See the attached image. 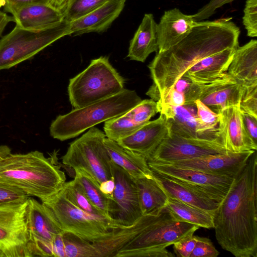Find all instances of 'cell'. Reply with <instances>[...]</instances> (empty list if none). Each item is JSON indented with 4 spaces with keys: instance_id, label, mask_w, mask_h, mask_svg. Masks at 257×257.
<instances>
[{
    "instance_id": "42",
    "label": "cell",
    "mask_w": 257,
    "mask_h": 257,
    "mask_svg": "<svg viewBox=\"0 0 257 257\" xmlns=\"http://www.w3.org/2000/svg\"><path fill=\"white\" fill-rule=\"evenodd\" d=\"M234 0H210L201 8L196 14L192 15L194 21L200 22L207 19L213 15L216 10L225 4L230 3Z\"/></svg>"
},
{
    "instance_id": "13",
    "label": "cell",
    "mask_w": 257,
    "mask_h": 257,
    "mask_svg": "<svg viewBox=\"0 0 257 257\" xmlns=\"http://www.w3.org/2000/svg\"><path fill=\"white\" fill-rule=\"evenodd\" d=\"M111 168L115 186L110 216L120 226L130 225L143 215L136 181L112 161Z\"/></svg>"
},
{
    "instance_id": "39",
    "label": "cell",
    "mask_w": 257,
    "mask_h": 257,
    "mask_svg": "<svg viewBox=\"0 0 257 257\" xmlns=\"http://www.w3.org/2000/svg\"><path fill=\"white\" fill-rule=\"evenodd\" d=\"M173 87L184 94L185 104L194 103L199 99L200 84L192 82L187 77H181Z\"/></svg>"
},
{
    "instance_id": "19",
    "label": "cell",
    "mask_w": 257,
    "mask_h": 257,
    "mask_svg": "<svg viewBox=\"0 0 257 257\" xmlns=\"http://www.w3.org/2000/svg\"><path fill=\"white\" fill-rule=\"evenodd\" d=\"M218 129L229 152L256 151L257 145L248 136L239 107L226 108L218 113Z\"/></svg>"
},
{
    "instance_id": "25",
    "label": "cell",
    "mask_w": 257,
    "mask_h": 257,
    "mask_svg": "<svg viewBox=\"0 0 257 257\" xmlns=\"http://www.w3.org/2000/svg\"><path fill=\"white\" fill-rule=\"evenodd\" d=\"M237 48H228L206 57L190 68L183 75L198 84L207 83L227 72Z\"/></svg>"
},
{
    "instance_id": "35",
    "label": "cell",
    "mask_w": 257,
    "mask_h": 257,
    "mask_svg": "<svg viewBox=\"0 0 257 257\" xmlns=\"http://www.w3.org/2000/svg\"><path fill=\"white\" fill-rule=\"evenodd\" d=\"M159 112L157 102L152 99L142 100L125 113L136 123L143 125Z\"/></svg>"
},
{
    "instance_id": "37",
    "label": "cell",
    "mask_w": 257,
    "mask_h": 257,
    "mask_svg": "<svg viewBox=\"0 0 257 257\" xmlns=\"http://www.w3.org/2000/svg\"><path fill=\"white\" fill-rule=\"evenodd\" d=\"M239 108L241 112L257 118V85L243 86Z\"/></svg>"
},
{
    "instance_id": "47",
    "label": "cell",
    "mask_w": 257,
    "mask_h": 257,
    "mask_svg": "<svg viewBox=\"0 0 257 257\" xmlns=\"http://www.w3.org/2000/svg\"><path fill=\"white\" fill-rule=\"evenodd\" d=\"M63 233L57 235L53 242V256L65 257Z\"/></svg>"
},
{
    "instance_id": "5",
    "label": "cell",
    "mask_w": 257,
    "mask_h": 257,
    "mask_svg": "<svg viewBox=\"0 0 257 257\" xmlns=\"http://www.w3.org/2000/svg\"><path fill=\"white\" fill-rule=\"evenodd\" d=\"M198 226L177 220L165 207L149 214L144 230L114 257H172L166 248L183 237L194 234Z\"/></svg>"
},
{
    "instance_id": "14",
    "label": "cell",
    "mask_w": 257,
    "mask_h": 257,
    "mask_svg": "<svg viewBox=\"0 0 257 257\" xmlns=\"http://www.w3.org/2000/svg\"><path fill=\"white\" fill-rule=\"evenodd\" d=\"M27 221L31 257L53 256V242L63 231L57 226L42 203L30 197Z\"/></svg>"
},
{
    "instance_id": "38",
    "label": "cell",
    "mask_w": 257,
    "mask_h": 257,
    "mask_svg": "<svg viewBox=\"0 0 257 257\" xmlns=\"http://www.w3.org/2000/svg\"><path fill=\"white\" fill-rule=\"evenodd\" d=\"M242 23L250 37L257 36V0H246Z\"/></svg>"
},
{
    "instance_id": "51",
    "label": "cell",
    "mask_w": 257,
    "mask_h": 257,
    "mask_svg": "<svg viewBox=\"0 0 257 257\" xmlns=\"http://www.w3.org/2000/svg\"><path fill=\"white\" fill-rule=\"evenodd\" d=\"M11 153L10 148L7 146H0V158L4 157Z\"/></svg>"
},
{
    "instance_id": "30",
    "label": "cell",
    "mask_w": 257,
    "mask_h": 257,
    "mask_svg": "<svg viewBox=\"0 0 257 257\" xmlns=\"http://www.w3.org/2000/svg\"><path fill=\"white\" fill-rule=\"evenodd\" d=\"M74 170V179L80 185L89 201L104 216L113 219L110 216L111 200L101 192L99 183L85 171Z\"/></svg>"
},
{
    "instance_id": "36",
    "label": "cell",
    "mask_w": 257,
    "mask_h": 257,
    "mask_svg": "<svg viewBox=\"0 0 257 257\" xmlns=\"http://www.w3.org/2000/svg\"><path fill=\"white\" fill-rule=\"evenodd\" d=\"M197 108V116L200 126L205 132H211L218 129L219 116L208 106L200 100L194 102Z\"/></svg>"
},
{
    "instance_id": "1",
    "label": "cell",
    "mask_w": 257,
    "mask_h": 257,
    "mask_svg": "<svg viewBox=\"0 0 257 257\" xmlns=\"http://www.w3.org/2000/svg\"><path fill=\"white\" fill-rule=\"evenodd\" d=\"M197 22L190 33L169 49L157 53L148 65L153 83L146 93L161 101L177 80L201 59L228 48H237L239 28L230 20Z\"/></svg>"
},
{
    "instance_id": "8",
    "label": "cell",
    "mask_w": 257,
    "mask_h": 257,
    "mask_svg": "<svg viewBox=\"0 0 257 257\" xmlns=\"http://www.w3.org/2000/svg\"><path fill=\"white\" fill-rule=\"evenodd\" d=\"M70 23L41 30L14 29L0 40V70L9 69L30 59L58 39L70 36Z\"/></svg>"
},
{
    "instance_id": "49",
    "label": "cell",
    "mask_w": 257,
    "mask_h": 257,
    "mask_svg": "<svg viewBox=\"0 0 257 257\" xmlns=\"http://www.w3.org/2000/svg\"><path fill=\"white\" fill-rule=\"evenodd\" d=\"M13 21H14L13 18L9 16L5 13L0 12V37L8 23Z\"/></svg>"
},
{
    "instance_id": "2",
    "label": "cell",
    "mask_w": 257,
    "mask_h": 257,
    "mask_svg": "<svg viewBox=\"0 0 257 257\" xmlns=\"http://www.w3.org/2000/svg\"><path fill=\"white\" fill-rule=\"evenodd\" d=\"M256 151L234 178L213 215L216 239L236 257L257 256Z\"/></svg>"
},
{
    "instance_id": "50",
    "label": "cell",
    "mask_w": 257,
    "mask_h": 257,
    "mask_svg": "<svg viewBox=\"0 0 257 257\" xmlns=\"http://www.w3.org/2000/svg\"><path fill=\"white\" fill-rule=\"evenodd\" d=\"M68 0H49V4L63 11Z\"/></svg>"
},
{
    "instance_id": "26",
    "label": "cell",
    "mask_w": 257,
    "mask_h": 257,
    "mask_svg": "<svg viewBox=\"0 0 257 257\" xmlns=\"http://www.w3.org/2000/svg\"><path fill=\"white\" fill-rule=\"evenodd\" d=\"M157 24L152 14H145L128 48L127 57L132 60L144 62L153 52L158 53Z\"/></svg>"
},
{
    "instance_id": "4",
    "label": "cell",
    "mask_w": 257,
    "mask_h": 257,
    "mask_svg": "<svg viewBox=\"0 0 257 257\" xmlns=\"http://www.w3.org/2000/svg\"><path fill=\"white\" fill-rule=\"evenodd\" d=\"M141 100L135 90L124 89L115 95L59 115L50 125V135L61 141L76 137L96 124L124 114Z\"/></svg>"
},
{
    "instance_id": "33",
    "label": "cell",
    "mask_w": 257,
    "mask_h": 257,
    "mask_svg": "<svg viewBox=\"0 0 257 257\" xmlns=\"http://www.w3.org/2000/svg\"><path fill=\"white\" fill-rule=\"evenodd\" d=\"M63 238L65 257H98L92 242L68 232L63 231Z\"/></svg>"
},
{
    "instance_id": "21",
    "label": "cell",
    "mask_w": 257,
    "mask_h": 257,
    "mask_svg": "<svg viewBox=\"0 0 257 257\" xmlns=\"http://www.w3.org/2000/svg\"><path fill=\"white\" fill-rule=\"evenodd\" d=\"M153 177L169 198L194 206L213 215L219 205L220 203L210 195L179 181L154 173Z\"/></svg>"
},
{
    "instance_id": "40",
    "label": "cell",
    "mask_w": 257,
    "mask_h": 257,
    "mask_svg": "<svg viewBox=\"0 0 257 257\" xmlns=\"http://www.w3.org/2000/svg\"><path fill=\"white\" fill-rule=\"evenodd\" d=\"M219 252L210 239L197 236L195 246L190 257H217Z\"/></svg>"
},
{
    "instance_id": "12",
    "label": "cell",
    "mask_w": 257,
    "mask_h": 257,
    "mask_svg": "<svg viewBox=\"0 0 257 257\" xmlns=\"http://www.w3.org/2000/svg\"><path fill=\"white\" fill-rule=\"evenodd\" d=\"M147 161L153 173L179 181L204 192L219 203L224 198L234 178L211 175L160 162Z\"/></svg>"
},
{
    "instance_id": "10",
    "label": "cell",
    "mask_w": 257,
    "mask_h": 257,
    "mask_svg": "<svg viewBox=\"0 0 257 257\" xmlns=\"http://www.w3.org/2000/svg\"><path fill=\"white\" fill-rule=\"evenodd\" d=\"M28 198L0 203V257H31Z\"/></svg>"
},
{
    "instance_id": "22",
    "label": "cell",
    "mask_w": 257,
    "mask_h": 257,
    "mask_svg": "<svg viewBox=\"0 0 257 257\" xmlns=\"http://www.w3.org/2000/svg\"><path fill=\"white\" fill-rule=\"evenodd\" d=\"M126 0H108L86 15L70 23L71 35L102 33L119 16Z\"/></svg>"
},
{
    "instance_id": "23",
    "label": "cell",
    "mask_w": 257,
    "mask_h": 257,
    "mask_svg": "<svg viewBox=\"0 0 257 257\" xmlns=\"http://www.w3.org/2000/svg\"><path fill=\"white\" fill-rule=\"evenodd\" d=\"M19 27L41 30L55 26L64 20L63 11L50 4H36L23 7L12 14Z\"/></svg>"
},
{
    "instance_id": "7",
    "label": "cell",
    "mask_w": 257,
    "mask_h": 257,
    "mask_svg": "<svg viewBox=\"0 0 257 257\" xmlns=\"http://www.w3.org/2000/svg\"><path fill=\"white\" fill-rule=\"evenodd\" d=\"M41 203L61 230L91 242L103 237L111 229L121 226L115 220L83 211L71 203L60 191Z\"/></svg>"
},
{
    "instance_id": "15",
    "label": "cell",
    "mask_w": 257,
    "mask_h": 257,
    "mask_svg": "<svg viewBox=\"0 0 257 257\" xmlns=\"http://www.w3.org/2000/svg\"><path fill=\"white\" fill-rule=\"evenodd\" d=\"M255 151L228 152L164 164L181 168L193 169L211 175L235 178L242 170L250 156Z\"/></svg>"
},
{
    "instance_id": "16",
    "label": "cell",
    "mask_w": 257,
    "mask_h": 257,
    "mask_svg": "<svg viewBox=\"0 0 257 257\" xmlns=\"http://www.w3.org/2000/svg\"><path fill=\"white\" fill-rule=\"evenodd\" d=\"M159 112L165 115L169 132L188 139H222L218 129L205 132L199 124L195 103L174 106L158 104Z\"/></svg>"
},
{
    "instance_id": "20",
    "label": "cell",
    "mask_w": 257,
    "mask_h": 257,
    "mask_svg": "<svg viewBox=\"0 0 257 257\" xmlns=\"http://www.w3.org/2000/svg\"><path fill=\"white\" fill-rule=\"evenodd\" d=\"M196 22L192 15L184 14L177 8L165 11L157 24L158 52L166 51L182 41Z\"/></svg>"
},
{
    "instance_id": "52",
    "label": "cell",
    "mask_w": 257,
    "mask_h": 257,
    "mask_svg": "<svg viewBox=\"0 0 257 257\" xmlns=\"http://www.w3.org/2000/svg\"><path fill=\"white\" fill-rule=\"evenodd\" d=\"M4 5V1L0 0V8Z\"/></svg>"
},
{
    "instance_id": "41",
    "label": "cell",
    "mask_w": 257,
    "mask_h": 257,
    "mask_svg": "<svg viewBox=\"0 0 257 257\" xmlns=\"http://www.w3.org/2000/svg\"><path fill=\"white\" fill-rule=\"evenodd\" d=\"M197 240V236L192 234L176 241L173 244L175 253L177 256L190 257Z\"/></svg>"
},
{
    "instance_id": "31",
    "label": "cell",
    "mask_w": 257,
    "mask_h": 257,
    "mask_svg": "<svg viewBox=\"0 0 257 257\" xmlns=\"http://www.w3.org/2000/svg\"><path fill=\"white\" fill-rule=\"evenodd\" d=\"M142 125L135 122L125 113L104 121V133L106 138L117 142L131 136Z\"/></svg>"
},
{
    "instance_id": "28",
    "label": "cell",
    "mask_w": 257,
    "mask_h": 257,
    "mask_svg": "<svg viewBox=\"0 0 257 257\" xmlns=\"http://www.w3.org/2000/svg\"><path fill=\"white\" fill-rule=\"evenodd\" d=\"M136 183L143 215L158 212L165 207L168 197L154 177L141 178L136 180Z\"/></svg>"
},
{
    "instance_id": "29",
    "label": "cell",
    "mask_w": 257,
    "mask_h": 257,
    "mask_svg": "<svg viewBox=\"0 0 257 257\" xmlns=\"http://www.w3.org/2000/svg\"><path fill=\"white\" fill-rule=\"evenodd\" d=\"M165 208L178 221L205 228H214L213 215L204 210L169 197Z\"/></svg>"
},
{
    "instance_id": "27",
    "label": "cell",
    "mask_w": 257,
    "mask_h": 257,
    "mask_svg": "<svg viewBox=\"0 0 257 257\" xmlns=\"http://www.w3.org/2000/svg\"><path fill=\"white\" fill-rule=\"evenodd\" d=\"M104 144L112 162L125 170L135 181L143 178H153V173L145 157L106 138Z\"/></svg>"
},
{
    "instance_id": "9",
    "label": "cell",
    "mask_w": 257,
    "mask_h": 257,
    "mask_svg": "<svg viewBox=\"0 0 257 257\" xmlns=\"http://www.w3.org/2000/svg\"><path fill=\"white\" fill-rule=\"evenodd\" d=\"M104 133L96 127L72 142L62 157V163L82 170L100 184L112 178L111 160L104 144Z\"/></svg>"
},
{
    "instance_id": "24",
    "label": "cell",
    "mask_w": 257,
    "mask_h": 257,
    "mask_svg": "<svg viewBox=\"0 0 257 257\" xmlns=\"http://www.w3.org/2000/svg\"><path fill=\"white\" fill-rule=\"evenodd\" d=\"M227 72L242 86L257 85V41L235 50Z\"/></svg>"
},
{
    "instance_id": "17",
    "label": "cell",
    "mask_w": 257,
    "mask_h": 257,
    "mask_svg": "<svg viewBox=\"0 0 257 257\" xmlns=\"http://www.w3.org/2000/svg\"><path fill=\"white\" fill-rule=\"evenodd\" d=\"M199 84L198 100L215 113L227 107H239L243 86L227 72L207 83Z\"/></svg>"
},
{
    "instance_id": "46",
    "label": "cell",
    "mask_w": 257,
    "mask_h": 257,
    "mask_svg": "<svg viewBox=\"0 0 257 257\" xmlns=\"http://www.w3.org/2000/svg\"><path fill=\"white\" fill-rule=\"evenodd\" d=\"M245 130L253 142L257 145V118L241 112Z\"/></svg>"
},
{
    "instance_id": "34",
    "label": "cell",
    "mask_w": 257,
    "mask_h": 257,
    "mask_svg": "<svg viewBox=\"0 0 257 257\" xmlns=\"http://www.w3.org/2000/svg\"><path fill=\"white\" fill-rule=\"evenodd\" d=\"M108 0H68L63 13L64 20L74 21L90 13Z\"/></svg>"
},
{
    "instance_id": "18",
    "label": "cell",
    "mask_w": 257,
    "mask_h": 257,
    "mask_svg": "<svg viewBox=\"0 0 257 257\" xmlns=\"http://www.w3.org/2000/svg\"><path fill=\"white\" fill-rule=\"evenodd\" d=\"M168 124L164 114L149 121L131 136L116 142L122 147L148 160L168 133Z\"/></svg>"
},
{
    "instance_id": "11",
    "label": "cell",
    "mask_w": 257,
    "mask_h": 257,
    "mask_svg": "<svg viewBox=\"0 0 257 257\" xmlns=\"http://www.w3.org/2000/svg\"><path fill=\"white\" fill-rule=\"evenodd\" d=\"M229 151L222 139H188L169 132L147 161L170 163Z\"/></svg>"
},
{
    "instance_id": "3",
    "label": "cell",
    "mask_w": 257,
    "mask_h": 257,
    "mask_svg": "<svg viewBox=\"0 0 257 257\" xmlns=\"http://www.w3.org/2000/svg\"><path fill=\"white\" fill-rule=\"evenodd\" d=\"M57 153L47 158L38 151L12 153L0 158V185L19 189L43 201L58 192L66 177L57 164Z\"/></svg>"
},
{
    "instance_id": "32",
    "label": "cell",
    "mask_w": 257,
    "mask_h": 257,
    "mask_svg": "<svg viewBox=\"0 0 257 257\" xmlns=\"http://www.w3.org/2000/svg\"><path fill=\"white\" fill-rule=\"evenodd\" d=\"M59 191L71 203L83 211L93 215L104 216L89 201L80 185L74 179L66 182Z\"/></svg>"
},
{
    "instance_id": "48",
    "label": "cell",
    "mask_w": 257,
    "mask_h": 257,
    "mask_svg": "<svg viewBox=\"0 0 257 257\" xmlns=\"http://www.w3.org/2000/svg\"><path fill=\"white\" fill-rule=\"evenodd\" d=\"M114 186V181L113 178L103 181L99 184V188L101 192L111 199Z\"/></svg>"
},
{
    "instance_id": "43",
    "label": "cell",
    "mask_w": 257,
    "mask_h": 257,
    "mask_svg": "<svg viewBox=\"0 0 257 257\" xmlns=\"http://www.w3.org/2000/svg\"><path fill=\"white\" fill-rule=\"evenodd\" d=\"M28 197L27 194L19 189L0 185V203L24 199Z\"/></svg>"
},
{
    "instance_id": "44",
    "label": "cell",
    "mask_w": 257,
    "mask_h": 257,
    "mask_svg": "<svg viewBox=\"0 0 257 257\" xmlns=\"http://www.w3.org/2000/svg\"><path fill=\"white\" fill-rule=\"evenodd\" d=\"M157 102L159 105L167 104L178 106L185 104V98L182 93L177 90L174 87H172L169 90L163 100Z\"/></svg>"
},
{
    "instance_id": "45",
    "label": "cell",
    "mask_w": 257,
    "mask_h": 257,
    "mask_svg": "<svg viewBox=\"0 0 257 257\" xmlns=\"http://www.w3.org/2000/svg\"><path fill=\"white\" fill-rule=\"evenodd\" d=\"M5 11L13 14L17 10L36 4H49V0H4Z\"/></svg>"
},
{
    "instance_id": "6",
    "label": "cell",
    "mask_w": 257,
    "mask_h": 257,
    "mask_svg": "<svg viewBox=\"0 0 257 257\" xmlns=\"http://www.w3.org/2000/svg\"><path fill=\"white\" fill-rule=\"evenodd\" d=\"M124 83L108 58L101 56L69 80V101L74 108L84 107L119 93L124 89Z\"/></svg>"
}]
</instances>
